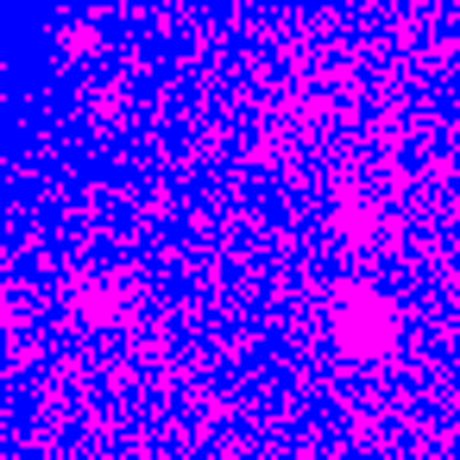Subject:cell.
<instances>
[{
  "label": "cell",
  "mask_w": 460,
  "mask_h": 460,
  "mask_svg": "<svg viewBox=\"0 0 460 460\" xmlns=\"http://www.w3.org/2000/svg\"><path fill=\"white\" fill-rule=\"evenodd\" d=\"M335 341H341L347 353H360V360H378V353H391L398 328H391V315H385V309H372L360 290H347V297H341V309H335Z\"/></svg>",
  "instance_id": "cell-1"
}]
</instances>
